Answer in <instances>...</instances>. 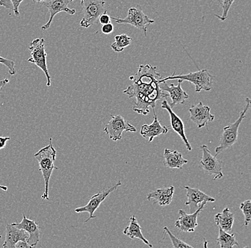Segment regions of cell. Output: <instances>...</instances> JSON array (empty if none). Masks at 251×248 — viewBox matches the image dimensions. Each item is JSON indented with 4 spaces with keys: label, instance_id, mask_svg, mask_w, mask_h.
<instances>
[{
    "label": "cell",
    "instance_id": "8992f818",
    "mask_svg": "<svg viewBox=\"0 0 251 248\" xmlns=\"http://www.w3.org/2000/svg\"><path fill=\"white\" fill-rule=\"evenodd\" d=\"M45 39L37 38L31 42L29 50L31 57L27 59V62L35 64L45 73L47 78V86L50 87L51 84V77L50 75L47 64V53L45 49Z\"/></svg>",
    "mask_w": 251,
    "mask_h": 248
},
{
    "label": "cell",
    "instance_id": "74e56055",
    "mask_svg": "<svg viewBox=\"0 0 251 248\" xmlns=\"http://www.w3.org/2000/svg\"><path fill=\"white\" fill-rule=\"evenodd\" d=\"M33 1H35V2L40 3L42 2V1H45V0H33Z\"/></svg>",
    "mask_w": 251,
    "mask_h": 248
},
{
    "label": "cell",
    "instance_id": "4316f807",
    "mask_svg": "<svg viewBox=\"0 0 251 248\" xmlns=\"http://www.w3.org/2000/svg\"><path fill=\"white\" fill-rule=\"evenodd\" d=\"M240 209H241L243 216H244V223H243V225L249 226L251 220V201L248 200L243 202L241 204Z\"/></svg>",
    "mask_w": 251,
    "mask_h": 248
},
{
    "label": "cell",
    "instance_id": "9a60e30c",
    "mask_svg": "<svg viewBox=\"0 0 251 248\" xmlns=\"http://www.w3.org/2000/svg\"><path fill=\"white\" fill-rule=\"evenodd\" d=\"M161 107L162 109L166 110L169 112V116H170L171 126L173 130L180 137L182 140L184 142L188 151H192V147L188 142L186 133H185L184 124H183V121L172 110L170 105L166 100H163Z\"/></svg>",
    "mask_w": 251,
    "mask_h": 248
},
{
    "label": "cell",
    "instance_id": "44dd1931",
    "mask_svg": "<svg viewBox=\"0 0 251 248\" xmlns=\"http://www.w3.org/2000/svg\"><path fill=\"white\" fill-rule=\"evenodd\" d=\"M164 165L170 169H181L188 161L177 150H164Z\"/></svg>",
    "mask_w": 251,
    "mask_h": 248
},
{
    "label": "cell",
    "instance_id": "d4e9b609",
    "mask_svg": "<svg viewBox=\"0 0 251 248\" xmlns=\"http://www.w3.org/2000/svg\"><path fill=\"white\" fill-rule=\"evenodd\" d=\"M132 38L127 34H122L115 36V41L111 45V48L116 53H122L127 47L131 45Z\"/></svg>",
    "mask_w": 251,
    "mask_h": 248
},
{
    "label": "cell",
    "instance_id": "5bb4252c",
    "mask_svg": "<svg viewBox=\"0 0 251 248\" xmlns=\"http://www.w3.org/2000/svg\"><path fill=\"white\" fill-rule=\"evenodd\" d=\"M178 80V84L177 85L172 84L170 85L166 83V82L160 83V87L164 92H168V95L172 99V103L170 107L172 109L175 108L176 105H183L186 103V100L189 98V95L183 90L181 87V80Z\"/></svg>",
    "mask_w": 251,
    "mask_h": 248
},
{
    "label": "cell",
    "instance_id": "7a4b0ae2",
    "mask_svg": "<svg viewBox=\"0 0 251 248\" xmlns=\"http://www.w3.org/2000/svg\"><path fill=\"white\" fill-rule=\"evenodd\" d=\"M56 150H55L52 144V138H50V144L46 147L39 150L37 153L34 154V158L39 163V170L42 172L45 182V189L42 195V200H50L49 197V185L50 180L52 175L54 169H57V167L54 165L56 160Z\"/></svg>",
    "mask_w": 251,
    "mask_h": 248
},
{
    "label": "cell",
    "instance_id": "277c9868",
    "mask_svg": "<svg viewBox=\"0 0 251 248\" xmlns=\"http://www.w3.org/2000/svg\"><path fill=\"white\" fill-rule=\"evenodd\" d=\"M213 78L214 77L211 75L207 70H199V71L191 72L186 75H176L174 72L171 76L161 78L160 80V83L172 80H180L182 82L188 81L194 84L196 92H200L202 90L208 92L212 89Z\"/></svg>",
    "mask_w": 251,
    "mask_h": 248
},
{
    "label": "cell",
    "instance_id": "8fae6325",
    "mask_svg": "<svg viewBox=\"0 0 251 248\" xmlns=\"http://www.w3.org/2000/svg\"><path fill=\"white\" fill-rule=\"evenodd\" d=\"M188 112L190 113L189 120L192 121L199 129L206 126L208 128V122L214 120L215 116L211 113V108L203 105L202 102L197 105H193Z\"/></svg>",
    "mask_w": 251,
    "mask_h": 248
},
{
    "label": "cell",
    "instance_id": "30bf717a",
    "mask_svg": "<svg viewBox=\"0 0 251 248\" xmlns=\"http://www.w3.org/2000/svg\"><path fill=\"white\" fill-rule=\"evenodd\" d=\"M121 185H122V182L119 181L117 184L113 185L111 188H107V189L104 190V191H102V192L94 194V195L91 197L90 200H89L85 206L76 208L75 211L76 212V213H89V217L88 218L87 220L84 221V222H87L88 221L90 220L97 218V216H94V213H95L96 210L100 208V205L105 200V199H106L111 193L117 191V188H119V186H121Z\"/></svg>",
    "mask_w": 251,
    "mask_h": 248
},
{
    "label": "cell",
    "instance_id": "4dcf8cb0",
    "mask_svg": "<svg viewBox=\"0 0 251 248\" xmlns=\"http://www.w3.org/2000/svg\"><path fill=\"white\" fill-rule=\"evenodd\" d=\"M24 0H10L11 3H12V7H13L14 13L16 16H19L20 15V12H19V7H20V4L23 2Z\"/></svg>",
    "mask_w": 251,
    "mask_h": 248
},
{
    "label": "cell",
    "instance_id": "4fadbf2b",
    "mask_svg": "<svg viewBox=\"0 0 251 248\" xmlns=\"http://www.w3.org/2000/svg\"><path fill=\"white\" fill-rule=\"evenodd\" d=\"M205 204H206V202H203V203L201 204L200 207L195 212L191 213V214H188L184 210H180L178 211L180 217L176 221V227L182 232H194L195 231L198 226V217H199L201 212L203 210Z\"/></svg>",
    "mask_w": 251,
    "mask_h": 248
},
{
    "label": "cell",
    "instance_id": "cb8c5ba5",
    "mask_svg": "<svg viewBox=\"0 0 251 248\" xmlns=\"http://www.w3.org/2000/svg\"><path fill=\"white\" fill-rule=\"evenodd\" d=\"M216 241L221 248H231L234 246L239 247L234 234H230L221 228H219V236L216 238Z\"/></svg>",
    "mask_w": 251,
    "mask_h": 248
},
{
    "label": "cell",
    "instance_id": "f1b7e54d",
    "mask_svg": "<svg viewBox=\"0 0 251 248\" xmlns=\"http://www.w3.org/2000/svg\"><path fill=\"white\" fill-rule=\"evenodd\" d=\"M0 64H4L9 70V73L10 75H15L16 74L15 63L14 61L6 59L0 56Z\"/></svg>",
    "mask_w": 251,
    "mask_h": 248
},
{
    "label": "cell",
    "instance_id": "d6986e66",
    "mask_svg": "<svg viewBox=\"0 0 251 248\" xmlns=\"http://www.w3.org/2000/svg\"><path fill=\"white\" fill-rule=\"evenodd\" d=\"M29 234L23 229L18 228L13 224L6 226L5 238L2 247L4 248H15L19 241H27Z\"/></svg>",
    "mask_w": 251,
    "mask_h": 248
},
{
    "label": "cell",
    "instance_id": "ba28073f",
    "mask_svg": "<svg viewBox=\"0 0 251 248\" xmlns=\"http://www.w3.org/2000/svg\"><path fill=\"white\" fill-rule=\"evenodd\" d=\"M111 120L105 125L103 132L108 135L111 140H121L124 132H136V128L131 125L128 121L126 120L120 114L111 115Z\"/></svg>",
    "mask_w": 251,
    "mask_h": 248
},
{
    "label": "cell",
    "instance_id": "8d00e7d4",
    "mask_svg": "<svg viewBox=\"0 0 251 248\" xmlns=\"http://www.w3.org/2000/svg\"><path fill=\"white\" fill-rule=\"evenodd\" d=\"M0 189L2 190L3 191H7L8 188L7 186H4V185H0Z\"/></svg>",
    "mask_w": 251,
    "mask_h": 248
},
{
    "label": "cell",
    "instance_id": "f35d334b",
    "mask_svg": "<svg viewBox=\"0 0 251 248\" xmlns=\"http://www.w3.org/2000/svg\"><path fill=\"white\" fill-rule=\"evenodd\" d=\"M72 1H74V0H72Z\"/></svg>",
    "mask_w": 251,
    "mask_h": 248
},
{
    "label": "cell",
    "instance_id": "3957f363",
    "mask_svg": "<svg viewBox=\"0 0 251 248\" xmlns=\"http://www.w3.org/2000/svg\"><path fill=\"white\" fill-rule=\"evenodd\" d=\"M246 105L240 114L238 120L233 123L227 125L223 129V133L220 139L219 145L215 150V156L217 157L220 153L230 148L238 142V129L243 119L246 117V113L250 109L251 100L249 97L246 98Z\"/></svg>",
    "mask_w": 251,
    "mask_h": 248
},
{
    "label": "cell",
    "instance_id": "6da1fadb",
    "mask_svg": "<svg viewBox=\"0 0 251 248\" xmlns=\"http://www.w3.org/2000/svg\"><path fill=\"white\" fill-rule=\"evenodd\" d=\"M156 69L149 64H141L136 74L129 78L132 83L124 90L128 98H136L133 110L138 114L147 115L149 108L155 110L157 101L169 97L160 87L161 75Z\"/></svg>",
    "mask_w": 251,
    "mask_h": 248
},
{
    "label": "cell",
    "instance_id": "9c48e42d",
    "mask_svg": "<svg viewBox=\"0 0 251 248\" xmlns=\"http://www.w3.org/2000/svg\"><path fill=\"white\" fill-rule=\"evenodd\" d=\"M201 150L203 152L201 160L199 166L204 172L208 175H214L213 180H219L224 177L222 172V161L218 160L215 155H213L208 147L205 144L201 146Z\"/></svg>",
    "mask_w": 251,
    "mask_h": 248
},
{
    "label": "cell",
    "instance_id": "e575fe53",
    "mask_svg": "<svg viewBox=\"0 0 251 248\" xmlns=\"http://www.w3.org/2000/svg\"><path fill=\"white\" fill-rule=\"evenodd\" d=\"M31 248L26 241H19L15 245V248Z\"/></svg>",
    "mask_w": 251,
    "mask_h": 248
},
{
    "label": "cell",
    "instance_id": "d6a6232c",
    "mask_svg": "<svg viewBox=\"0 0 251 248\" xmlns=\"http://www.w3.org/2000/svg\"><path fill=\"white\" fill-rule=\"evenodd\" d=\"M9 139H10V138H9V137L0 136V150L5 148L6 144H7V141H9Z\"/></svg>",
    "mask_w": 251,
    "mask_h": 248
},
{
    "label": "cell",
    "instance_id": "83f0119b",
    "mask_svg": "<svg viewBox=\"0 0 251 248\" xmlns=\"http://www.w3.org/2000/svg\"><path fill=\"white\" fill-rule=\"evenodd\" d=\"M235 1V0H223L222 3H221V7L223 9L222 15H215V16L219 18L221 21H225L227 19V15H228L229 10Z\"/></svg>",
    "mask_w": 251,
    "mask_h": 248
},
{
    "label": "cell",
    "instance_id": "d590c367",
    "mask_svg": "<svg viewBox=\"0 0 251 248\" xmlns=\"http://www.w3.org/2000/svg\"><path fill=\"white\" fill-rule=\"evenodd\" d=\"M9 79H7V78H6V79H4L2 80H0V90H1L2 88H4V86L6 85V84H8L9 83Z\"/></svg>",
    "mask_w": 251,
    "mask_h": 248
},
{
    "label": "cell",
    "instance_id": "e0dca14e",
    "mask_svg": "<svg viewBox=\"0 0 251 248\" xmlns=\"http://www.w3.org/2000/svg\"><path fill=\"white\" fill-rule=\"evenodd\" d=\"M12 224L18 228L23 229L29 234V238L26 242L31 248L37 246L39 242V238H40V227L35 221L28 219L25 213H23V218L21 222H16Z\"/></svg>",
    "mask_w": 251,
    "mask_h": 248
},
{
    "label": "cell",
    "instance_id": "2e32d148",
    "mask_svg": "<svg viewBox=\"0 0 251 248\" xmlns=\"http://www.w3.org/2000/svg\"><path fill=\"white\" fill-rule=\"evenodd\" d=\"M186 191V197L187 201L185 202V205H188L191 213L195 212L199 208V205L203 202H215L216 199L208 195L198 188H192L189 186H185Z\"/></svg>",
    "mask_w": 251,
    "mask_h": 248
},
{
    "label": "cell",
    "instance_id": "f546056e",
    "mask_svg": "<svg viewBox=\"0 0 251 248\" xmlns=\"http://www.w3.org/2000/svg\"><path fill=\"white\" fill-rule=\"evenodd\" d=\"M114 28L112 23H109L108 24L102 25L101 32L104 34H110L114 32Z\"/></svg>",
    "mask_w": 251,
    "mask_h": 248
},
{
    "label": "cell",
    "instance_id": "484cf974",
    "mask_svg": "<svg viewBox=\"0 0 251 248\" xmlns=\"http://www.w3.org/2000/svg\"><path fill=\"white\" fill-rule=\"evenodd\" d=\"M163 230H164V233L166 234V235L169 237L171 240H172L173 248H193V246H190V245L187 244V243H185V242L182 241L179 238L176 237L175 235L169 230V229L167 227H164Z\"/></svg>",
    "mask_w": 251,
    "mask_h": 248
},
{
    "label": "cell",
    "instance_id": "603a6c76",
    "mask_svg": "<svg viewBox=\"0 0 251 248\" xmlns=\"http://www.w3.org/2000/svg\"><path fill=\"white\" fill-rule=\"evenodd\" d=\"M234 220V215L228 208H226L221 213H218L214 217L215 222L218 227L227 232L232 231Z\"/></svg>",
    "mask_w": 251,
    "mask_h": 248
},
{
    "label": "cell",
    "instance_id": "1f68e13d",
    "mask_svg": "<svg viewBox=\"0 0 251 248\" xmlns=\"http://www.w3.org/2000/svg\"><path fill=\"white\" fill-rule=\"evenodd\" d=\"M106 13H107V12L102 14V15H100V17H99L100 23H101L102 25L108 24V23H111V17Z\"/></svg>",
    "mask_w": 251,
    "mask_h": 248
},
{
    "label": "cell",
    "instance_id": "ffe728a7",
    "mask_svg": "<svg viewBox=\"0 0 251 248\" xmlns=\"http://www.w3.org/2000/svg\"><path fill=\"white\" fill-rule=\"evenodd\" d=\"M174 186L168 187V188H160L149 193L147 195V200L149 201L153 199L154 204H158L161 206H166L172 202L173 196L174 193Z\"/></svg>",
    "mask_w": 251,
    "mask_h": 248
},
{
    "label": "cell",
    "instance_id": "52a82bcc",
    "mask_svg": "<svg viewBox=\"0 0 251 248\" xmlns=\"http://www.w3.org/2000/svg\"><path fill=\"white\" fill-rule=\"evenodd\" d=\"M111 19L115 20L117 24L131 25V26L135 27L142 31L145 37L147 35V28L149 25L154 23V20L149 18L144 13L140 6L131 7L128 9V15L125 19L117 18V17H111Z\"/></svg>",
    "mask_w": 251,
    "mask_h": 248
},
{
    "label": "cell",
    "instance_id": "7c38bea8",
    "mask_svg": "<svg viewBox=\"0 0 251 248\" xmlns=\"http://www.w3.org/2000/svg\"><path fill=\"white\" fill-rule=\"evenodd\" d=\"M71 1L72 0H45L42 1V5L45 6L48 9L50 15V20L46 24L42 27V31H46L50 28L53 19L59 12H66L71 15H74L76 13L75 9H70L68 7Z\"/></svg>",
    "mask_w": 251,
    "mask_h": 248
},
{
    "label": "cell",
    "instance_id": "ac0fdd59",
    "mask_svg": "<svg viewBox=\"0 0 251 248\" xmlns=\"http://www.w3.org/2000/svg\"><path fill=\"white\" fill-rule=\"evenodd\" d=\"M153 120L151 125H144L140 130L141 136L145 138L149 142H152L156 137L166 135L169 133V127L161 125L153 110Z\"/></svg>",
    "mask_w": 251,
    "mask_h": 248
},
{
    "label": "cell",
    "instance_id": "7402d4cb",
    "mask_svg": "<svg viewBox=\"0 0 251 248\" xmlns=\"http://www.w3.org/2000/svg\"><path fill=\"white\" fill-rule=\"evenodd\" d=\"M123 233L131 239L140 240L149 248H153V246L144 238L142 233V228L138 222L137 219H136L135 216H131L130 218L129 224L126 227H125Z\"/></svg>",
    "mask_w": 251,
    "mask_h": 248
},
{
    "label": "cell",
    "instance_id": "5b68a950",
    "mask_svg": "<svg viewBox=\"0 0 251 248\" xmlns=\"http://www.w3.org/2000/svg\"><path fill=\"white\" fill-rule=\"evenodd\" d=\"M82 8L83 18L80 22V26L89 28L97 23L102 14L106 13L105 2L103 0H80Z\"/></svg>",
    "mask_w": 251,
    "mask_h": 248
},
{
    "label": "cell",
    "instance_id": "836d02e7",
    "mask_svg": "<svg viewBox=\"0 0 251 248\" xmlns=\"http://www.w3.org/2000/svg\"><path fill=\"white\" fill-rule=\"evenodd\" d=\"M0 6L9 9H13L10 0H0Z\"/></svg>",
    "mask_w": 251,
    "mask_h": 248
}]
</instances>
